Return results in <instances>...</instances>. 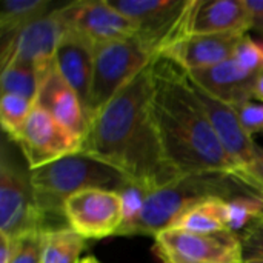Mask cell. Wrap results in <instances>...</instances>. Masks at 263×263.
I'll return each mask as SVG.
<instances>
[{
    "label": "cell",
    "mask_w": 263,
    "mask_h": 263,
    "mask_svg": "<svg viewBox=\"0 0 263 263\" xmlns=\"http://www.w3.org/2000/svg\"><path fill=\"white\" fill-rule=\"evenodd\" d=\"M151 99L153 63L89 119L82 153L112 166L129 182L156 191L179 176L165 159Z\"/></svg>",
    "instance_id": "1"
},
{
    "label": "cell",
    "mask_w": 263,
    "mask_h": 263,
    "mask_svg": "<svg viewBox=\"0 0 263 263\" xmlns=\"http://www.w3.org/2000/svg\"><path fill=\"white\" fill-rule=\"evenodd\" d=\"M151 112L166 162L179 177L236 171L197 100L188 72L157 57L153 62Z\"/></svg>",
    "instance_id": "2"
},
{
    "label": "cell",
    "mask_w": 263,
    "mask_h": 263,
    "mask_svg": "<svg viewBox=\"0 0 263 263\" xmlns=\"http://www.w3.org/2000/svg\"><path fill=\"white\" fill-rule=\"evenodd\" d=\"M31 182L45 231H49L63 228L60 220L66 222L63 210L71 196L85 190L119 193L129 180L112 166L80 151L31 170Z\"/></svg>",
    "instance_id": "3"
},
{
    "label": "cell",
    "mask_w": 263,
    "mask_h": 263,
    "mask_svg": "<svg viewBox=\"0 0 263 263\" xmlns=\"http://www.w3.org/2000/svg\"><path fill=\"white\" fill-rule=\"evenodd\" d=\"M240 194H256L231 174L206 173L176 179L174 182L153 191L143 206L139 220L131 227L128 236H154L174 227V223L191 208L211 199L231 200Z\"/></svg>",
    "instance_id": "4"
},
{
    "label": "cell",
    "mask_w": 263,
    "mask_h": 263,
    "mask_svg": "<svg viewBox=\"0 0 263 263\" xmlns=\"http://www.w3.org/2000/svg\"><path fill=\"white\" fill-rule=\"evenodd\" d=\"M153 60L154 57L136 37L96 45L91 96L86 111L88 122Z\"/></svg>",
    "instance_id": "5"
},
{
    "label": "cell",
    "mask_w": 263,
    "mask_h": 263,
    "mask_svg": "<svg viewBox=\"0 0 263 263\" xmlns=\"http://www.w3.org/2000/svg\"><path fill=\"white\" fill-rule=\"evenodd\" d=\"M109 3L134 22L136 39L154 59L185 35L193 6V0H109Z\"/></svg>",
    "instance_id": "6"
},
{
    "label": "cell",
    "mask_w": 263,
    "mask_h": 263,
    "mask_svg": "<svg viewBox=\"0 0 263 263\" xmlns=\"http://www.w3.org/2000/svg\"><path fill=\"white\" fill-rule=\"evenodd\" d=\"M35 231H45V222L35 203L31 170L25 168L12 149L3 143L0 160V233L17 239Z\"/></svg>",
    "instance_id": "7"
},
{
    "label": "cell",
    "mask_w": 263,
    "mask_h": 263,
    "mask_svg": "<svg viewBox=\"0 0 263 263\" xmlns=\"http://www.w3.org/2000/svg\"><path fill=\"white\" fill-rule=\"evenodd\" d=\"M162 263H243L239 234L233 231L193 233L170 228L156 237Z\"/></svg>",
    "instance_id": "8"
},
{
    "label": "cell",
    "mask_w": 263,
    "mask_h": 263,
    "mask_svg": "<svg viewBox=\"0 0 263 263\" xmlns=\"http://www.w3.org/2000/svg\"><path fill=\"white\" fill-rule=\"evenodd\" d=\"M14 142L29 170L60 160L82 151V137L62 126L52 116L34 106Z\"/></svg>",
    "instance_id": "9"
},
{
    "label": "cell",
    "mask_w": 263,
    "mask_h": 263,
    "mask_svg": "<svg viewBox=\"0 0 263 263\" xmlns=\"http://www.w3.org/2000/svg\"><path fill=\"white\" fill-rule=\"evenodd\" d=\"M63 211L68 227L85 240L117 236L122 227V203L116 191H80L66 200Z\"/></svg>",
    "instance_id": "10"
},
{
    "label": "cell",
    "mask_w": 263,
    "mask_h": 263,
    "mask_svg": "<svg viewBox=\"0 0 263 263\" xmlns=\"http://www.w3.org/2000/svg\"><path fill=\"white\" fill-rule=\"evenodd\" d=\"M66 29L76 31L94 45L134 39L137 28L109 0H79L59 8Z\"/></svg>",
    "instance_id": "11"
},
{
    "label": "cell",
    "mask_w": 263,
    "mask_h": 263,
    "mask_svg": "<svg viewBox=\"0 0 263 263\" xmlns=\"http://www.w3.org/2000/svg\"><path fill=\"white\" fill-rule=\"evenodd\" d=\"M66 31L59 8L25 26L11 40L2 43V63L15 57L35 68L39 85L54 66L57 46Z\"/></svg>",
    "instance_id": "12"
},
{
    "label": "cell",
    "mask_w": 263,
    "mask_h": 263,
    "mask_svg": "<svg viewBox=\"0 0 263 263\" xmlns=\"http://www.w3.org/2000/svg\"><path fill=\"white\" fill-rule=\"evenodd\" d=\"M190 82H191V88H193L197 100L202 103V106L208 116V120H210L219 142L222 143L223 149L227 151L231 162L234 163L236 171L243 170L248 165H251L254 162V159L257 157L260 146L253 140V137H250L245 133L234 108L231 105L216 99L205 89H202L191 79H190Z\"/></svg>",
    "instance_id": "13"
},
{
    "label": "cell",
    "mask_w": 263,
    "mask_h": 263,
    "mask_svg": "<svg viewBox=\"0 0 263 263\" xmlns=\"http://www.w3.org/2000/svg\"><path fill=\"white\" fill-rule=\"evenodd\" d=\"M245 34L248 32L183 35L159 57L176 63L186 72L210 68L231 59Z\"/></svg>",
    "instance_id": "14"
},
{
    "label": "cell",
    "mask_w": 263,
    "mask_h": 263,
    "mask_svg": "<svg viewBox=\"0 0 263 263\" xmlns=\"http://www.w3.org/2000/svg\"><path fill=\"white\" fill-rule=\"evenodd\" d=\"M251 14L245 0H193L185 35L248 32Z\"/></svg>",
    "instance_id": "15"
},
{
    "label": "cell",
    "mask_w": 263,
    "mask_h": 263,
    "mask_svg": "<svg viewBox=\"0 0 263 263\" xmlns=\"http://www.w3.org/2000/svg\"><path fill=\"white\" fill-rule=\"evenodd\" d=\"M35 106L46 111L62 126L82 137L83 140L88 128L85 108L77 92L68 85V82L55 68V62L48 76L39 85Z\"/></svg>",
    "instance_id": "16"
},
{
    "label": "cell",
    "mask_w": 263,
    "mask_h": 263,
    "mask_svg": "<svg viewBox=\"0 0 263 263\" xmlns=\"http://www.w3.org/2000/svg\"><path fill=\"white\" fill-rule=\"evenodd\" d=\"M94 43L82 34L66 29L55 52V68L77 92L85 114L89 105L92 71H94ZM88 119V117H86Z\"/></svg>",
    "instance_id": "17"
},
{
    "label": "cell",
    "mask_w": 263,
    "mask_h": 263,
    "mask_svg": "<svg viewBox=\"0 0 263 263\" xmlns=\"http://www.w3.org/2000/svg\"><path fill=\"white\" fill-rule=\"evenodd\" d=\"M188 76L216 99L236 106L254 99V85L259 74L245 71L231 57L219 65L191 71Z\"/></svg>",
    "instance_id": "18"
},
{
    "label": "cell",
    "mask_w": 263,
    "mask_h": 263,
    "mask_svg": "<svg viewBox=\"0 0 263 263\" xmlns=\"http://www.w3.org/2000/svg\"><path fill=\"white\" fill-rule=\"evenodd\" d=\"M51 0H3L0 5V31L3 43L11 40L25 26L54 12Z\"/></svg>",
    "instance_id": "19"
},
{
    "label": "cell",
    "mask_w": 263,
    "mask_h": 263,
    "mask_svg": "<svg viewBox=\"0 0 263 263\" xmlns=\"http://www.w3.org/2000/svg\"><path fill=\"white\" fill-rule=\"evenodd\" d=\"M173 228L193 233H219L230 231L227 200L211 199L186 211Z\"/></svg>",
    "instance_id": "20"
},
{
    "label": "cell",
    "mask_w": 263,
    "mask_h": 263,
    "mask_svg": "<svg viewBox=\"0 0 263 263\" xmlns=\"http://www.w3.org/2000/svg\"><path fill=\"white\" fill-rule=\"evenodd\" d=\"M85 239L69 227L45 231L42 263H80Z\"/></svg>",
    "instance_id": "21"
},
{
    "label": "cell",
    "mask_w": 263,
    "mask_h": 263,
    "mask_svg": "<svg viewBox=\"0 0 263 263\" xmlns=\"http://www.w3.org/2000/svg\"><path fill=\"white\" fill-rule=\"evenodd\" d=\"M2 94H15L35 102L39 91V79L35 68L20 59H9L2 63L0 74Z\"/></svg>",
    "instance_id": "22"
},
{
    "label": "cell",
    "mask_w": 263,
    "mask_h": 263,
    "mask_svg": "<svg viewBox=\"0 0 263 263\" xmlns=\"http://www.w3.org/2000/svg\"><path fill=\"white\" fill-rule=\"evenodd\" d=\"M228 228L233 233H242L253 222L263 217V199L257 194H240L227 202Z\"/></svg>",
    "instance_id": "23"
},
{
    "label": "cell",
    "mask_w": 263,
    "mask_h": 263,
    "mask_svg": "<svg viewBox=\"0 0 263 263\" xmlns=\"http://www.w3.org/2000/svg\"><path fill=\"white\" fill-rule=\"evenodd\" d=\"M34 106H35V102L26 97L15 96V94H2L0 122L9 140H12L20 133L28 117L31 116Z\"/></svg>",
    "instance_id": "24"
},
{
    "label": "cell",
    "mask_w": 263,
    "mask_h": 263,
    "mask_svg": "<svg viewBox=\"0 0 263 263\" xmlns=\"http://www.w3.org/2000/svg\"><path fill=\"white\" fill-rule=\"evenodd\" d=\"M153 191L154 190H151L149 186L136 182H128L119 191L122 203V227L117 231V236H128V231L139 220L143 206Z\"/></svg>",
    "instance_id": "25"
},
{
    "label": "cell",
    "mask_w": 263,
    "mask_h": 263,
    "mask_svg": "<svg viewBox=\"0 0 263 263\" xmlns=\"http://www.w3.org/2000/svg\"><path fill=\"white\" fill-rule=\"evenodd\" d=\"M45 231H35L15 239V250L9 263H42Z\"/></svg>",
    "instance_id": "26"
},
{
    "label": "cell",
    "mask_w": 263,
    "mask_h": 263,
    "mask_svg": "<svg viewBox=\"0 0 263 263\" xmlns=\"http://www.w3.org/2000/svg\"><path fill=\"white\" fill-rule=\"evenodd\" d=\"M233 59L245 71L253 74H260L263 71V40H254L251 35L245 34L240 40Z\"/></svg>",
    "instance_id": "27"
},
{
    "label": "cell",
    "mask_w": 263,
    "mask_h": 263,
    "mask_svg": "<svg viewBox=\"0 0 263 263\" xmlns=\"http://www.w3.org/2000/svg\"><path fill=\"white\" fill-rule=\"evenodd\" d=\"M242 254L245 262H262L263 260V217L253 222L240 234Z\"/></svg>",
    "instance_id": "28"
},
{
    "label": "cell",
    "mask_w": 263,
    "mask_h": 263,
    "mask_svg": "<svg viewBox=\"0 0 263 263\" xmlns=\"http://www.w3.org/2000/svg\"><path fill=\"white\" fill-rule=\"evenodd\" d=\"M242 128L245 133L253 137L257 133H263V103L262 102H245L233 106Z\"/></svg>",
    "instance_id": "29"
},
{
    "label": "cell",
    "mask_w": 263,
    "mask_h": 263,
    "mask_svg": "<svg viewBox=\"0 0 263 263\" xmlns=\"http://www.w3.org/2000/svg\"><path fill=\"white\" fill-rule=\"evenodd\" d=\"M233 177H236L239 182H242L245 186H248L253 193L263 199V148L259 149V154L251 165L243 170L234 171Z\"/></svg>",
    "instance_id": "30"
},
{
    "label": "cell",
    "mask_w": 263,
    "mask_h": 263,
    "mask_svg": "<svg viewBox=\"0 0 263 263\" xmlns=\"http://www.w3.org/2000/svg\"><path fill=\"white\" fill-rule=\"evenodd\" d=\"M251 14V29L263 37V0H245Z\"/></svg>",
    "instance_id": "31"
},
{
    "label": "cell",
    "mask_w": 263,
    "mask_h": 263,
    "mask_svg": "<svg viewBox=\"0 0 263 263\" xmlns=\"http://www.w3.org/2000/svg\"><path fill=\"white\" fill-rule=\"evenodd\" d=\"M15 250V239L0 233V263H9Z\"/></svg>",
    "instance_id": "32"
},
{
    "label": "cell",
    "mask_w": 263,
    "mask_h": 263,
    "mask_svg": "<svg viewBox=\"0 0 263 263\" xmlns=\"http://www.w3.org/2000/svg\"><path fill=\"white\" fill-rule=\"evenodd\" d=\"M254 99H259L263 103V71L257 76L256 85H254Z\"/></svg>",
    "instance_id": "33"
},
{
    "label": "cell",
    "mask_w": 263,
    "mask_h": 263,
    "mask_svg": "<svg viewBox=\"0 0 263 263\" xmlns=\"http://www.w3.org/2000/svg\"><path fill=\"white\" fill-rule=\"evenodd\" d=\"M80 263H94V257H91V256L89 257H85V259L80 260Z\"/></svg>",
    "instance_id": "34"
},
{
    "label": "cell",
    "mask_w": 263,
    "mask_h": 263,
    "mask_svg": "<svg viewBox=\"0 0 263 263\" xmlns=\"http://www.w3.org/2000/svg\"><path fill=\"white\" fill-rule=\"evenodd\" d=\"M245 263H263V260L262 262H245Z\"/></svg>",
    "instance_id": "35"
},
{
    "label": "cell",
    "mask_w": 263,
    "mask_h": 263,
    "mask_svg": "<svg viewBox=\"0 0 263 263\" xmlns=\"http://www.w3.org/2000/svg\"><path fill=\"white\" fill-rule=\"evenodd\" d=\"M94 263H100V262H99V260H97V259H94Z\"/></svg>",
    "instance_id": "36"
}]
</instances>
